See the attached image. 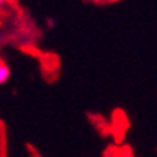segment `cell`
I'll use <instances>...</instances> for the list:
<instances>
[{
	"instance_id": "cell-2",
	"label": "cell",
	"mask_w": 157,
	"mask_h": 157,
	"mask_svg": "<svg viewBox=\"0 0 157 157\" xmlns=\"http://www.w3.org/2000/svg\"><path fill=\"white\" fill-rule=\"evenodd\" d=\"M6 2H8V0H0V11H2V8L5 6V3H6Z\"/></svg>"
},
{
	"instance_id": "cell-1",
	"label": "cell",
	"mask_w": 157,
	"mask_h": 157,
	"mask_svg": "<svg viewBox=\"0 0 157 157\" xmlns=\"http://www.w3.org/2000/svg\"><path fill=\"white\" fill-rule=\"evenodd\" d=\"M10 75H11V69L6 66L3 61H0V87L8 82Z\"/></svg>"
}]
</instances>
